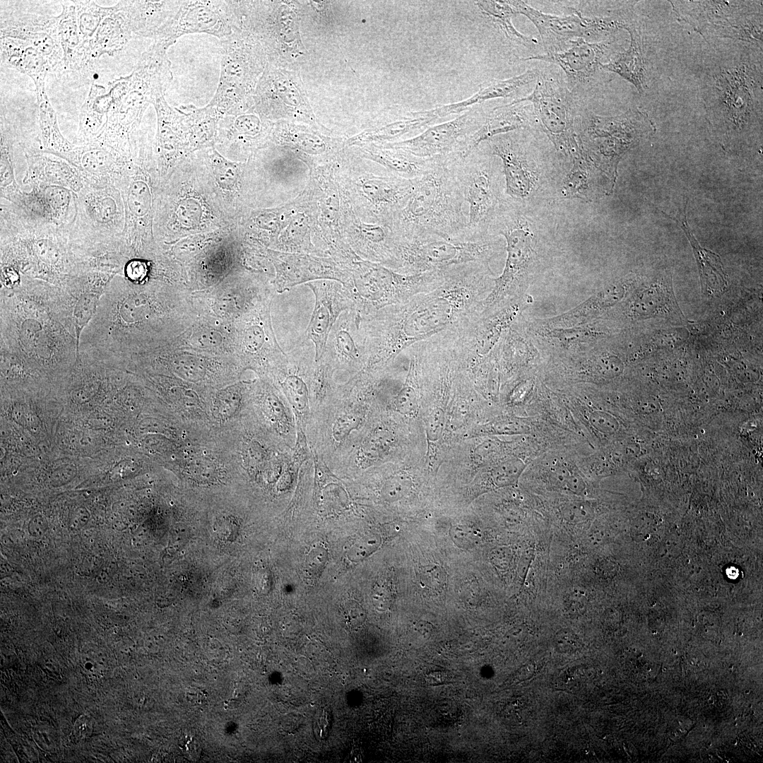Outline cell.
Wrapping results in <instances>:
<instances>
[{
    "label": "cell",
    "mask_w": 763,
    "mask_h": 763,
    "mask_svg": "<svg viewBox=\"0 0 763 763\" xmlns=\"http://www.w3.org/2000/svg\"><path fill=\"white\" fill-rule=\"evenodd\" d=\"M488 272V264L475 262L444 268L433 289L361 319L367 351L363 370L382 369L413 344L454 329L480 313L483 296L493 285Z\"/></svg>",
    "instance_id": "6da1fadb"
},
{
    "label": "cell",
    "mask_w": 763,
    "mask_h": 763,
    "mask_svg": "<svg viewBox=\"0 0 763 763\" xmlns=\"http://www.w3.org/2000/svg\"><path fill=\"white\" fill-rule=\"evenodd\" d=\"M0 292L1 354L35 375L66 374L76 363L78 345L61 289L21 276Z\"/></svg>",
    "instance_id": "7a4b0ae2"
},
{
    "label": "cell",
    "mask_w": 763,
    "mask_h": 763,
    "mask_svg": "<svg viewBox=\"0 0 763 763\" xmlns=\"http://www.w3.org/2000/svg\"><path fill=\"white\" fill-rule=\"evenodd\" d=\"M737 47L726 51L717 46L701 76L706 117L719 144L731 153L750 147L762 126V55L752 54L758 47Z\"/></svg>",
    "instance_id": "3957f363"
},
{
    "label": "cell",
    "mask_w": 763,
    "mask_h": 763,
    "mask_svg": "<svg viewBox=\"0 0 763 763\" xmlns=\"http://www.w3.org/2000/svg\"><path fill=\"white\" fill-rule=\"evenodd\" d=\"M459 157H434L428 170L412 179L406 203L389 225L401 241L429 236L468 240L466 202L455 172Z\"/></svg>",
    "instance_id": "277c9868"
},
{
    "label": "cell",
    "mask_w": 763,
    "mask_h": 763,
    "mask_svg": "<svg viewBox=\"0 0 763 763\" xmlns=\"http://www.w3.org/2000/svg\"><path fill=\"white\" fill-rule=\"evenodd\" d=\"M167 45L153 40L141 54L133 71L108 83L112 100L105 124L94 142L122 153L129 134L140 123L153 93L167 76ZM92 142V141H91Z\"/></svg>",
    "instance_id": "5b68a950"
},
{
    "label": "cell",
    "mask_w": 763,
    "mask_h": 763,
    "mask_svg": "<svg viewBox=\"0 0 763 763\" xmlns=\"http://www.w3.org/2000/svg\"><path fill=\"white\" fill-rule=\"evenodd\" d=\"M678 20L708 42L728 38L762 48V1H670Z\"/></svg>",
    "instance_id": "8992f818"
},
{
    "label": "cell",
    "mask_w": 763,
    "mask_h": 763,
    "mask_svg": "<svg viewBox=\"0 0 763 763\" xmlns=\"http://www.w3.org/2000/svg\"><path fill=\"white\" fill-rule=\"evenodd\" d=\"M350 271L351 282L346 288L353 302V309L360 319L433 289L442 278V270L403 274L379 264L364 261H357Z\"/></svg>",
    "instance_id": "52a82bcc"
},
{
    "label": "cell",
    "mask_w": 763,
    "mask_h": 763,
    "mask_svg": "<svg viewBox=\"0 0 763 763\" xmlns=\"http://www.w3.org/2000/svg\"><path fill=\"white\" fill-rule=\"evenodd\" d=\"M490 230L502 235L507 242V256L502 273L493 279L491 291L480 304V314H487L516 303L523 290L533 252V235L518 212L499 208Z\"/></svg>",
    "instance_id": "ba28073f"
},
{
    "label": "cell",
    "mask_w": 763,
    "mask_h": 763,
    "mask_svg": "<svg viewBox=\"0 0 763 763\" xmlns=\"http://www.w3.org/2000/svg\"><path fill=\"white\" fill-rule=\"evenodd\" d=\"M490 236L477 240L429 236L403 240L396 272L418 274L468 263L489 264L501 250Z\"/></svg>",
    "instance_id": "9c48e42d"
},
{
    "label": "cell",
    "mask_w": 763,
    "mask_h": 763,
    "mask_svg": "<svg viewBox=\"0 0 763 763\" xmlns=\"http://www.w3.org/2000/svg\"><path fill=\"white\" fill-rule=\"evenodd\" d=\"M531 94L511 102H529L533 115L556 148L574 160L584 153L574 130L576 117L574 95L563 79L549 71H538Z\"/></svg>",
    "instance_id": "30bf717a"
},
{
    "label": "cell",
    "mask_w": 763,
    "mask_h": 763,
    "mask_svg": "<svg viewBox=\"0 0 763 763\" xmlns=\"http://www.w3.org/2000/svg\"><path fill=\"white\" fill-rule=\"evenodd\" d=\"M223 46L221 71L217 92L209 106L222 116L237 115L248 108L261 61L255 44L240 28L220 40Z\"/></svg>",
    "instance_id": "8fae6325"
},
{
    "label": "cell",
    "mask_w": 763,
    "mask_h": 763,
    "mask_svg": "<svg viewBox=\"0 0 763 763\" xmlns=\"http://www.w3.org/2000/svg\"><path fill=\"white\" fill-rule=\"evenodd\" d=\"M455 172L469 206L467 239L477 240L489 236L488 231L500 207L499 172L477 148L456 160Z\"/></svg>",
    "instance_id": "7c38bea8"
},
{
    "label": "cell",
    "mask_w": 763,
    "mask_h": 763,
    "mask_svg": "<svg viewBox=\"0 0 763 763\" xmlns=\"http://www.w3.org/2000/svg\"><path fill=\"white\" fill-rule=\"evenodd\" d=\"M587 121V143L591 154L613 172L629 149L656 131L648 114L639 108L629 109L616 117L591 114Z\"/></svg>",
    "instance_id": "4fadbf2b"
},
{
    "label": "cell",
    "mask_w": 763,
    "mask_h": 763,
    "mask_svg": "<svg viewBox=\"0 0 763 763\" xmlns=\"http://www.w3.org/2000/svg\"><path fill=\"white\" fill-rule=\"evenodd\" d=\"M516 14L528 18L538 29L546 53L565 49L572 40L607 36L620 30V20L610 16L588 18L579 11L567 16L545 13L523 1H507Z\"/></svg>",
    "instance_id": "5bb4252c"
},
{
    "label": "cell",
    "mask_w": 763,
    "mask_h": 763,
    "mask_svg": "<svg viewBox=\"0 0 763 763\" xmlns=\"http://www.w3.org/2000/svg\"><path fill=\"white\" fill-rule=\"evenodd\" d=\"M114 6L91 41L94 61L102 55L119 53L134 37L152 39L157 30L156 11L150 1H119Z\"/></svg>",
    "instance_id": "9a60e30c"
},
{
    "label": "cell",
    "mask_w": 763,
    "mask_h": 763,
    "mask_svg": "<svg viewBox=\"0 0 763 763\" xmlns=\"http://www.w3.org/2000/svg\"><path fill=\"white\" fill-rule=\"evenodd\" d=\"M235 28L237 18L233 1H186L156 37L174 42L187 33L203 32L221 40Z\"/></svg>",
    "instance_id": "2e32d148"
},
{
    "label": "cell",
    "mask_w": 763,
    "mask_h": 763,
    "mask_svg": "<svg viewBox=\"0 0 763 763\" xmlns=\"http://www.w3.org/2000/svg\"><path fill=\"white\" fill-rule=\"evenodd\" d=\"M483 120L475 112L468 111L451 121L429 126L412 138L389 146L423 158L453 153L463 157L466 140L478 129Z\"/></svg>",
    "instance_id": "e0dca14e"
},
{
    "label": "cell",
    "mask_w": 763,
    "mask_h": 763,
    "mask_svg": "<svg viewBox=\"0 0 763 763\" xmlns=\"http://www.w3.org/2000/svg\"><path fill=\"white\" fill-rule=\"evenodd\" d=\"M22 40L36 49L46 59L50 73L66 72L58 34V18L43 14L20 13L1 18L0 38Z\"/></svg>",
    "instance_id": "ac0fdd59"
},
{
    "label": "cell",
    "mask_w": 763,
    "mask_h": 763,
    "mask_svg": "<svg viewBox=\"0 0 763 763\" xmlns=\"http://www.w3.org/2000/svg\"><path fill=\"white\" fill-rule=\"evenodd\" d=\"M613 41L590 42L585 39L572 40L565 49L522 58V60H539L559 66L567 76V85L574 95L589 85L602 69V60L608 57Z\"/></svg>",
    "instance_id": "d6986e66"
},
{
    "label": "cell",
    "mask_w": 763,
    "mask_h": 763,
    "mask_svg": "<svg viewBox=\"0 0 763 763\" xmlns=\"http://www.w3.org/2000/svg\"><path fill=\"white\" fill-rule=\"evenodd\" d=\"M307 285L314 295L315 303L302 338L313 343L317 361L325 350L333 324L343 312L353 309V302L348 290L338 281L321 280L308 283Z\"/></svg>",
    "instance_id": "ffe728a7"
},
{
    "label": "cell",
    "mask_w": 763,
    "mask_h": 763,
    "mask_svg": "<svg viewBox=\"0 0 763 763\" xmlns=\"http://www.w3.org/2000/svg\"><path fill=\"white\" fill-rule=\"evenodd\" d=\"M113 275L103 271L92 270L59 287L74 326L78 346L81 333L95 314L100 298Z\"/></svg>",
    "instance_id": "44dd1931"
},
{
    "label": "cell",
    "mask_w": 763,
    "mask_h": 763,
    "mask_svg": "<svg viewBox=\"0 0 763 763\" xmlns=\"http://www.w3.org/2000/svg\"><path fill=\"white\" fill-rule=\"evenodd\" d=\"M360 324V317L354 309H350L343 312L333 324L323 354L336 369L358 373L365 367V340Z\"/></svg>",
    "instance_id": "7402d4cb"
},
{
    "label": "cell",
    "mask_w": 763,
    "mask_h": 763,
    "mask_svg": "<svg viewBox=\"0 0 763 763\" xmlns=\"http://www.w3.org/2000/svg\"><path fill=\"white\" fill-rule=\"evenodd\" d=\"M490 154L499 157L503 165L505 192L513 199L528 197L534 187L536 177L520 144L509 135L487 141Z\"/></svg>",
    "instance_id": "603a6c76"
},
{
    "label": "cell",
    "mask_w": 763,
    "mask_h": 763,
    "mask_svg": "<svg viewBox=\"0 0 763 763\" xmlns=\"http://www.w3.org/2000/svg\"><path fill=\"white\" fill-rule=\"evenodd\" d=\"M630 35L627 49L613 54L608 62L601 64L602 69L615 73L631 83L642 93L648 88L649 72L646 45L641 28L633 16L625 28Z\"/></svg>",
    "instance_id": "cb8c5ba5"
},
{
    "label": "cell",
    "mask_w": 763,
    "mask_h": 763,
    "mask_svg": "<svg viewBox=\"0 0 763 763\" xmlns=\"http://www.w3.org/2000/svg\"><path fill=\"white\" fill-rule=\"evenodd\" d=\"M276 286L283 292L295 285L319 278L334 279L345 287L350 284L351 276L329 260L307 256L285 257L280 263Z\"/></svg>",
    "instance_id": "d4e9b609"
},
{
    "label": "cell",
    "mask_w": 763,
    "mask_h": 763,
    "mask_svg": "<svg viewBox=\"0 0 763 763\" xmlns=\"http://www.w3.org/2000/svg\"><path fill=\"white\" fill-rule=\"evenodd\" d=\"M538 74V71L528 70L509 78L492 79L481 84L475 94L464 100L438 105L426 111H420V113L437 120L451 114H460L471 106L488 100L514 97L523 87L536 81Z\"/></svg>",
    "instance_id": "484cf974"
},
{
    "label": "cell",
    "mask_w": 763,
    "mask_h": 763,
    "mask_svg": "<svg viewBox=\"0 0 763 763\" xmlns=\"http://www.w3.org/2000/svg\"><path fill=\"white\" fill-rule=\"evenodd\" d=\"M60 3L62 11L57 16L58 34L66 71L88 73L93 69L95 61L80 32L74 4L73 1Z\"/></svg>",
    "instance_id": "4316f807"
},
{
    "label": "cell",
    "mask_w": 763,
    "mask_h": 763,
    "mask_svg": "<svg viewBox=\"0 0 763 763\" xmlns=\"http://www.w3.org/2000/svg\"><path fill=\"white\" fill-rule=\"evenodd\" d=\"M530 114L531 106L524 102H511L494 108L483 120L478 129L466 140L463 158L485 141L526 127L530 122Z\"/></svg>",
    "instance_id": "83f0119b"
},
{
    "label": "cell",
    "mask_w": 763,
    "mask_h": 763,
    "mask_svg": "<svg viewBox=\"0 0 763 763\" xmlns=\"http://www.w3.org/2000/svg\"><path fill=\"white\" fill-rule=\"evenodd\" d=\"M687 199L682 213L672 217L662 211L663 215L673 220L682 229L692 247L699 273L702 293L706 296H715L721 293L727 286L725 273L720 256L704 247L692 233L687 220Z\"/></svg>",
    "instance_id": "f1b7e54d"
},
{
    "label": "cell",
    "mask_w": 763,
    "mask_h": 763,
    "mask_svg": "<svg viewBox=\"0 0 763 763\" xmlns=\"http://www.w3.org/2000/svg\"><path fill=\"white\" fill-rule=\"evenodd\" d=\"M1 62L27 75L33 81L35 93L45 90V78L50 73L45 57L33 47L22 40L0 38Z\"/></svg>",
    "instance_id": "f546056e"
},
{
    "label": "cell",
    "mask_w": 763,
    "mask_h": 763,
    "mask_svg": "<svg viewBox=\"0 0 763 763\" xmlns=\"http://www.w3.org/2000/svg\"><path fill=\"white\" fill-rule=\"evenodd\" d=\"M59 158L90 177L102 178L109 175L123 160L122 153L97 142L85 143Z\"/></svg>",
    "instance_id": "4dcf8cb0"
},
{
    "label": "cell",
    "mask_w": 763,
    "mask_h": 763,
    "mask_svg": "<svg viewBox=\"0 0 763 763\" xmlns=\"http://www.w3.org/2000/svg\"><path fill=\"white\" fill-rule=\"evenodd\" d=\"M364 153L367 158L389 168L392 173L408 179L422 176L433 161V158H420L389 146L367 147Z\"/></svg>",
    "instance_id": "1f68e13d"
},
{
    "label": "cell",
    "mask_w": 763,
    "mask_h": 763,
    "mask_svg": "<svg viewBox=\"0 0 763 763\" xmlns=\"http://www.w3.org/2000/svg\"><path fill=\"white\" fill-rule=\"evenodd\" d=\"M112 105L108 90L101 85L93 83L79 115V133L85 143L93 141L99 136Z\"/></svg>",
    "instance_id": "d6a6232c"
},
{
    "label": "cell",
    "mask_w": 763,
    "mask_h": 763,
    "mask_svg": "<svg viewBox=\"0 0 763 763\" xmlns=\"http://www.w3.org/2000/svg\"><path fill=\"white\" fill-rule=\"evenodd\" d=\"M40 135L44 152L60 156L71 151L76 146L61 134L56 112L46 90L36 92Z\"/></svg>",
    "instance_id": "836d02e7"
},
{
    "label": "cell",
    "mask_w": 763,
    "mask_h": 763,
    "mask_svg": "<svg viewBox=\"0 0 763 763\" xmlns=\"http://www.w3.org/2000/svg\"><path fill=\"white\" fill-rule=\"evenodd\" d=\"M434 121L435 119L425 117L418 112H411L410 116L401 120L368 129L357 136L353 141L369 143L394 140L430 126Z\"/></svg>",
    "instance_id": "e575fe53"
},
{
    "label": "cell",
    "mask_w": 763,
    "mask_h": 763,
    "mask_svg": "<svg viewBox=\"0 0 763 763\" xmlns=\"http://www.w3.org/2000/svg\"><path fill=\"white\" fill-rule=\"evenodd\" d=\"M30 172H41L42 181L64 184L77 191L81 185L77 176L65 161L49 158L42 154L25 153Z\"/></svg>",
    "instance_id": "d590c367"
},
{
    "label": "cell",
    "mask_w": 763,
    "mask_h": 763,
    "mask_svg": "<svg viewBox=\"0 0 763 763\" xmlns=\"http://www.w3.org/2000/svg\"><path fill=\"white\" fill-rule=\"evenodd\" d=\"M475 4L481 13L502 31L509 40L526 47L533 43L527 36L515 28L512 18L516 13L507 1H478Z\"/></svg>",
    "instance_id": "8d00e7d4"
},
{
    "label": "cell",
    "mask_w": 763,
    "mask_h": 763,
    "mask_svg": "<svg viewBox=\"0 0 763 763\" xmlns=\"http://www.w3.org/2000/svg\"><path fill=\"white\" fill-rule=\"evenodd\" d=\"M601 292L579 305L573 310L552 319L550 324L555 326H572L590 319L603 308L617 301L624 292V289H617Z\"/></svg>",
    "instance_id": "74e56055"
},
{
    "label": "cell",
    "mask_w": 763,
    "mask_h": 763,
    "mask_svg": "<svg viewBox=\"0 0 763 763\" xmlns=\"http://www.w3.org/2000/svg\"><path fill=\"white\" fill-rule=\"evenodd\" d=\"M73 3L80 32L90 52V46L93 37L103 20L114 11L115 6H102L95 1L89 0L73 1Z\"/></svg>",
    "instance_id": "f35d334b"
},
{
    "label": "cell",
    "mask_w": 763,
    "mask_h": 763,
    "mask_svg": "<svg viewBox=\"0 0 763 763\" xmlns=\"http://www.w3.org/2000/svg\"><path fill=\"white\" fill-rule=\"evenodd\" d=\"M418 401L419 389L416 367L414 360L410 356L409 371L405 382L394 398V405L397 412L410 415L417 411Z\"/></svg>",
    "instance_id": "ab89813d"
},
{
    "label": "cell",
    "mask_w": 763,
    "mask_h": 763,
    "mask_svg": "<svg viewBox=\"0 0 763 763\" xmlns=\"http://www.w3.org/2000/svg\"><path fill=\"white\" fill-rule=\"evenodd\" d=\"M336 369L324 354L314 363L311 394L316 403H321L332 391V374Z\"/></svg>",
    "instance_id": "60d3db41"
},
{
    "label": "cell",
    "mask_w": 763,
    "mask_h": 763,
    "mask_svg": "<svg viewBox=\"0 0 763 763\" xmlns=\"http://www.w3.org/2000/svg\"><path fill=\"white\" fill-rule=\"evenodd\" d=\"M523 468L524 464L520 460L513 459L505 461L493 470L494 482L498 486L512 484L518 479Z\"/></svg>",
    "instance_id": "b9f144b4"
},
{
    "label": "cell",
    "mask_w": 763,
    "mask_h": 763,
    "mask_svg": "<svg viewBox=\"0 0 763 763\" xmlns=\"http://www.w3.org/2000/svg\"><path fill=\"white\" fill-rule=\"evenodd\" d=\"M356 410H350L340 415L334 422L332 435L336 442L344 439L361 422V416Z\"/></svg>",
    "instance_id": "7bdbcfd3"
},
{
    "label": "cell",
    "mask_w": 763,
    "mask_h": 763,
    "mask_svg": "<svg viewBox=\"0 0 763 763\" xmlns=\"http://www.w3.org/2000/svg\"><path fill=\"white\" fill-rule=\"evenodd\" d=\"M445 425L444 410L440 406L434 407L425 420V432L428 442H434L441 439Z\"/></svg>",
    "instance_id": "ee69618b"
},
{
    "label": "cell",
    "mask_w": 763,
    "mask_h": 763,
    "mask_svg": "<svg viewBox=\"0 0 763 763\" xmlns=\"http://www.w3.org/2000/svg\"><path fill=\"white\" fill-rule=\"evenodd\" d=\"M410 480L403 475H396L389 479L382 489L383 497L388 501H394L401 498L408 491Z\"/></svg>",
    "instance_id": "f6af8a7d"
},
{
    "label": "cell",
    "mask_w": 763,
    "mask_h": 763,
    "mask_svg": "<svg viewBox=\"0 0 763 763\" xmlns=\"http://www.w3.org/2000/svg\"><path fill=\"white\" fill-rule=\"evenodd\" d=\"M333 723L332 711L329 706L319 709L314 720L313 729L316 738L319 740L328 738Z\"/></svg>",
    "instance_id": "bcb514c9"
},
{
    "label": "cell",
    "mask_w": 763,
    "mask_h": 763,
    "mask_svg": "<svg viewBox=\"0 0 763 763\" xmlns=\"http://www.w3.org/2000/svg\"><path fill=\"white\" fill-rule=\"evenodd\" d=\"M343 616L346 624L351 629L360 627L366 619L363 608L356 601H349L343 607Z\"/></svg>",
    "instance_id": "7dc6e473"
},
{
    "label": "cell",
    "mask_w": 763,
    "mask_h": 763,
    "mask_svg": "<svg viewBox=\"0 0 763 763\" xmlns=\"http://www.w3.org/2000/svg\"><path fill=\"white\" fill-rule=\"evenodd\" d=\"M191 343L199 348L207 349L218 346L222 342L220 334L211 329L195 332L190 339Z\"/></svg>",
    "instance_id": "c3c4849f"
},
{
    "label": "cell",
    "mask_w": 763,
    "mask_h": 763,
    "mask_svg": "<svg viewBox=\"0 0 763 763\" xmlns=\"http://www.w3.org/2000/svg\"><path fill=\"white\" fill-rule=\"evenodd\" d=\"M555 644L562 653H574L579 650L581 644L578 637L569 631H562L557 634Z\"/></svg>",
    "instance_id": "681fc988"
},
{
    "label": "cell",
    "mask_w": 763,
    "mask_h": 763,
    "mask_svg": "<svg viewBox=\"0 0 763 763\" xmlns=\"http://www.w3.org/2000/svg\"><path fill=\"white\" fill-rule=\"evenodd\" d=\"M590 507L580 503H572L563 509V515L571 522L583 521L591 516Z\"/></svg>",
    "instance_id": "f907efd6"
},
{
    "label": "cell",
    "mask_w": 763,
    "mask_h": 763,
    "mask_svg": "<svg viewBox=\"0 0 763 763\" xmlns=\"http://www.w3.org/2000/svg\"><path fill=\"white\" fill-rule=\"evenodd\" d=\"M126 277L134 283H141L145 280L148 268L145 262L134 260L129 262L125 268Z\"/></svg>",
    "instance_id": "816d5d0a"
},
{
    "label": "cell",
    "mask_w": 763,
    "mask_h": 763,
    "mask_svg": "<svg viewBox=\"0 0 763 763\" xmlns=\"http://www.w3.org/2000/svg\"><path fill=\"white\" fill-rule=\"evenodd\" d=\"M327 557L326 550L322 547H316L309 552L307 557V567L310 572L316 574L321 571Z\"/></svg>",
    "instance_id": "f5cc1de1"
},
{
    "label": "cell",
    "mask_w": 763,
    "mask_h": 763,
    "mask_svg": "<svg viewBox=\"0 0 763 763\" xmlns=\"http://www.w3.org/2000/svg\"><path fill=\"white\" fill-rule=\"evenodd\" d=\"M586 601L580 592L571 593L567 596L565 605L568 612L579 614L584 612Z\"/></svg>",
    "instance_id": "db71d44e"
},
{
    "label": "cell",
    "mask_w": 763,
    "mask_h": 763,
    "mask_svg": "<svg viewBox=\"0 0 763 763\" xmlns=\"http://www.w3.org/2000/svg\"><path fill=\"white\" fill-rule=\"evenodd\" d=\"M307 447L304 433L300 430L298 432L297 440L293 455V463L297 469L307 458Z\"/></svg>",
    "instance_id": "11a10c76"
},
{
    "label": "cell",
    "mask_w": 763,
    "mask_h": 763,
    "mask_svg": "<svg viewBox=\"0 0 763 763\" xmlns=\"http://www.w3.org/2000/svg\"><path fill=\"white\" fill-rule=\"evenodd\" d=\"M91 731V725L88 720L84 717H81L75 723L73 734L76 738H83L88 737Z\"/></svg>",
    "instance_id": "9f6ffc18"
},
{
    "label": "cell",
    "mask_w": 763,
    "mask_h": 763,
    "mask_svg": "<svg viewBox=\"0 0 763 763\" xmlns=\"http://www.w3.org/2000/svg\"><path fill=\"white\" fill-rule=\"evenodd\" d=\"M425 680L428 685L438 686L446 682L448 675L444 671H431L425 675Z\"/></svg>",
    "instance_id": "6f0895ef"
},
{
    "label": "cell",
    "mask_w": 763,
    "mask_h": 763,
    "mask_svg": "<svg viewBox=\"0 0 763 763\" xmlns=\"http://www.w3.org/2000/svg\"><path fill=\"white\" fill-rule=\"evenodd\" d=\"M494 429L496 432L502 434L516 433L519 430L518 424L509 421L496 423Z\"/></svg>",
    "instance_id": "680465c9"
},
{
    "label": "cell",
    "mask_w": 763,
    "mask_h": 763,
    "mask_svg": "<svg viewBox=\"0 0 763 763\" xmlns=\"http://www.w3.org/2000/svg\"><path fill=\"white\" fill-rule=\"evenodd\" d=\"M417 630L422 635L430 634L432 632L430 624L425 622H420L416 625Z\"/></svg>",
    "instance_id": "91938a15"
},
{
    "label": "cell",
    "mask_w": 763,
    "mask_h": 763,
    "mask_svg": "<svg viewBox=\"0 0 763 763\" xmlns=\"http://www.w3.org/2000/svg\"><path fill=\"white\" fill-rule=\"evenodd\" d=\"M361 759V752L357 748H353L350 752V762H360Z\"/></svg>",
    "instance_id": "94428289"
},
{
    "label": "cell",
    "mask_w": 763,
    "mask_h": 763,
    "mask_svg": "<svg viewBox=\"0 0 763 763\" xmlns=\"http://www.w3.org/2000/svg\"><path fill=\"white\" fill-rule=\"evenodd\" d=\"M745 693H746V694H749V693H750V691H749V690H747V691L745 692Z\"/></svg>",
    "instance_id": "6125c7cd"
}]
</instances>
